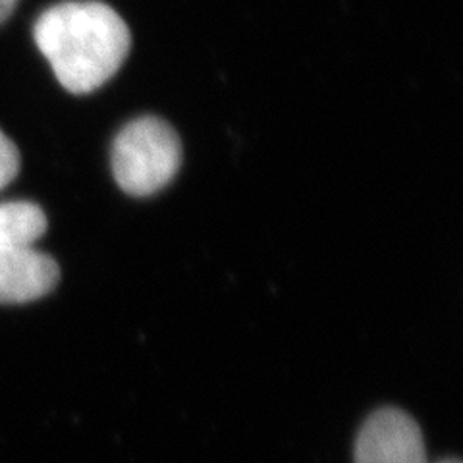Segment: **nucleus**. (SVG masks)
<instances>
[{"instance_id": "obj_7", "label": "nucleus", "mask_w": 463, "mask_h": 463, "mask_svg": "<svg viewBox=\"0 0 463 463\" xmlns=\"http://www.w3.org/2000/svg\"><path fill=\"white\" fill-rule=\"evenodd\" d=\"M16 6L18 0H0V25L12 16V12L16 10Z\"/></svg>"}, {"instance_id": "obj_3", "label": "nucleus", "mask_w": 463, "mask_h": 463, "mask_svg": "<svg viewBox=\"0 0 463 463\" xmlns=\"http://www.w3.org/2000/svg\"><path fill=\"white\" fill-rule=\"evenodd\" d=\"M355 463H429L423 432L413 419L396 408L374 411L361 427Z\"/></svg>"}, {"instance_id": "obj_1", "label": "nucleus", "mask_w": 463, "mask_h": 463, "mask_svg": "<svg viewBox=\"0 0 463 463\" xmlns=\"http://www.w3.org/2000/svg\"><path fill=\"white\" fill-rule=\"evenodd\" d=\"M33 39L52 74L71 95H90L118 74L132 51V32L112 6L68 0L47 8Z\"/></svg>"}, {"instance_id": "obj_6", "label": "nucleus", "mask_w": 463, "mask_h": 463, "mask_svg": "<svg viewBox=\"0 0 463 463\" xmlns=\"http://www.w3.org/2000/svg\"><path fill=\"white\" fill-rule=\"evenodd\" d=\"M22 166L20 151L3 129H0V190L18 178Z\"/></svg>"}, {"instance_id": "obj_8", "label": "nucleus", "mask_w": 463, "mask_h": 463, "mask_svg": "<svg viewBox=\"0 0 463 463\" xmlns=\"http://www.w3.org/2000/svg\"><path fill=\"white\" fill-rule=\"evenodd\" d=\"M439 463H459V459H442Z\"/></svg>"}, {"instance_id": "obj_5", "label": "nucleus", "mask_w": 463, "mask_h": 463, "mask_svg": "<svg viewBox=\"0 0 463 463\" xmlns=\"http://www.w3.org/2000/svg\"><path fill=\"white\" fill-rule=\"evenodd\" d=\"M49 228L47 214L32 201L0 203V251L33 245Z\"/></svg>"}, {"instance_id": "obj_4", "label": "nucleus", "mask_w": 463, "mask_h": 463, "mask_svg": "<svg viewBox=\"0 0 463 463\" xmlns=\"http://www.w3.org/2000/svg\"><path fill=\"white\" fill-rule=\"evenodd\" d=\"M61 280V269L56 260L33 250V245H22L0 251V303L20 306L49 296Z\"/></svg>"}, {"instance_id": "obj_2", "label": "nucleus", "mask_w": 463, "mask_h": 463, "mask_svg": "<svg viewBox=\"0 0 463 463\" xmlns=\"http://www.w3.org/2000/svg\"><path fill=\"white\" fill-rule=\"evenodd\" d=\"M110 163L122 192L149 197L161 192L178 174L182 166L180 136L158 116H139L116 134Z\"/></svg>"}]
</instances>
